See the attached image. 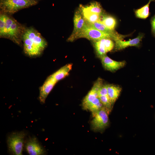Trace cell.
<instances>
[{"label":"cell","mask_w":155,"mask_h":155,"mask_svg":"<svg viewBox=\"0 0 155 155\" xmlns=\"http://www.w3.org/2000/svg\"><path fill=\"white\" fill-rule=\"evenodd\" d=\"M25 53L31 57L40 55L43 51L32 37L24 33L22 38Z\"/></svg>","instance_id":"cell-7"},{"label":"cell","mask_w":155,"mask_h":155,"mask_svg":"<svg viewBox=\"0 0 155 155\" xmlns=\"http://www.w3.org/2000/svg\"><path fill=\"white\" fill-rule=\"evenodd\" d=\"M57 83L56 81L50 75L47 78L39 89V99L41 103H45L48 95Z\"/></svg>","instance_id":"cell-10"},{"label":"cell","mask_w":155,"mask_h":155,"mask_svg":"<svg viewBox=\"0 0 155 155\" xmlns=\"http://www.w3.org/2000/svg\"><path fill=\"white\" fill-rule=\"evenodd\" d=\"M26 135L24 131L15 132L8 136L7 140L9 151L15 155H22L24 139Z\"/></svg>","instance_id":"cell-5"},{"label":"cell","mask_w":155,"mask_h":155,"mask_svg":"<svg viewBox=\"0 0 155 155\" xmlns=\"http://www.w3.org/2000/svg\"><path fill=\"white\" fill-rule=\"evenodd\" d=\"M38 3L24 0H0V10L6 14H11L21 9L36 5Z\"/></svg>","instance_id":"cell-4"},{"label":"cell","mask_w":155,"mask_h":155,"mask_svg":"<svg viewBox=\"0 0 155 155\" xmlns=\"http://www.w3.org/2000/svg\"><path fill=\"white\" fill-rule=\"evenodd\" d=\"M90 26L94 28L105 32L109 34L116 35L118 34L117 32L114 30H111L106 27L100 22L98 21L94 23H89L86 22Z\"/></svg>","instance_id":"cell-18"},{"label":"cell","mask_w":155,"mask_h":155,"mask_svg":"<svg viewBox=\"0 0 155 155\" xmlns=\"http://www.w3.org/2000/svg\"><path fill=\"white\" fill-rule=\"evenodd\" d=\"M98 21L111 30H114L116 25V20L113 17L102 13L100 15Z\"/></svg>","instance_id":"cell-17"},{"label":"cell","mask_w":155,"mask_h":155,"mask_svg":"<svg viewBox=\"0 0 155 155\" xmlns=\"http://www.w3.org/2000/svg\"><path fill=\"white\" fill-rule=\"evenodd\" d=\"M80 11L86 22L92 23L99 21L100 14Z\"/></svg>","instance_id":"cell-20"},{"label":"cell","mask_w":155,"mask_h":155,"mask_svg":"<svg viewBox=\"0 0 155 155\" xmlns=\"http://www.w3.org/2000/svg\"><path fill=\"white\" fill-rule=\"evenodd\" d=\"M93 42L96 51L100 58L112 50L114 46L113 41L110 38H104Z\"/></svg>","instance_id":"cell-8"},{"label":"cell","mask_w":155,"mask_h":155,"mask_svg":"<svg viewBox=\"0 0 155 155\" xmlns=\"http://www.w3.org/2000/svg\"><path fill=\"white\" fill-rule=\"evenodd\" d=\"M154 0H149L148 3L139 9L135 11L137 17L142 19L147 18L149 15V5L150 3Z\"/></svg>","instance_id":"cell-19"},{"label":"cell","mask_w":155,"mask_h":155,"mask_svg":"<svg viewBox=\"0 0 155 155\" xmlns=\"http://www.w3.org/2000/svg\"><path fill=\"white\" fill-rule=\"evenodd\" d=\"M143 36V35L142 34H140L135 38L128 41L116 40L115 41V49L117 50H120L129 46H138L139 45Z\"/></svg>","instance_id":"cell-12"},{"label":"cell","mask_w":155,"mask_h":155,"mask_svg":"<svg viewBox=\"0 0 155 155\" xmlns=\"http://www.w3.org/2000/svg\"><path fill=\"white\" fill-rule=\"evenodd\" d=\"M109 113L104 107L96 113L91 122L92 129L95 131H103L109 124Z\"/></svg>","instance_id":"cell-6"},{"label":"cell","mask_w":155,"mask_h":155,"mask_svg":"<svg viewBox=\"0 0 155 155\" xmlns=\"http://www.w3.org/2000/svg\"><path fill=\"white\" fill-rule=\"evenodd\" d=\"M8 15L2 13L0 15V34L3 32L6 25Z\"/></svg>","instance_id":"cell-22"},{"label":"cell","mask_w":155,"mask_h":155,"mask_svg":"<svg viewBox=\"0 0 155 155\" xmlns=\"http://www.w3.org/2000/svg\"><path fill=\"white\" fill-rule=\"evenodd\" d=\"M100 58L104 67L106 70L112 72L123 67L126 63L125 61H118L114 60L106 55L102 56Z\"/></svg>","instance_id":"cell-11"},{"label":"cell","mask_w":155,"mask_h":155,"mask_svg":"<svg viewBox=\"0 0 155 155\" xmlns=\"http://www.w3.org/2000/svg\"><path fill=\"white\" fill-rule=\"evenodd\" d=\"M79 9L81 11L101 14L103 12V8L100 3L96 1H93L89 4L84 5H80Z\"/></svg>","instance_id":"cell-14"},{"label":"cell","mask_w":155,"mask_h":155,"mask_svg":"<svg viewBox=\"0 0 155 155\" xmlns=\"http://www.w3.org/2000/svg\"><path fill=\"white\" fill-rule=\"evenodd\" d=\"M98 97L104 106L110 113L112 110L113 105L108 95L100 96Z\"/></svg>","instance_id":"cell-21"},{"label":"cell","mask_w":155,"mask_h":155,"mask_svg":"<svg viewBox=\"0 0 155 155\" xmlns=\"http://www.w3.org/2000/svg\"><path fill=\"white\" fill-rule=\"evenodd\" d=\"M98 96L108 95L107 84H103L99 89L98 92Z\"/></svg>","instance_id":"cell-23"},{"label":"cell","mask_w":155,"mask_h":155,"mask_svg":"<svg viewBox=\"0 0 155 155\" xmlns=\"http://www.w3.org/2000/svg\"><path fill=\"white\" fill-rule=\"evenodd\" d=\"M26 1H36L38 2V1L40 0H24Z\"/></svg>","instance_id":"cell-25"},{"label":"cell","mask_w":155,"mask_h":155,"mask_svg":"<svg viewBox=\"0 0 155 155\" xmlns=\"http://www.w3.org/2000/svg\"><path fill=\"white\" fill-rule=\"evenodd\" d=\"M126 35L119 34L114 35L109 34L98 30L88 24L86 22L83 27L78 32L73 35H70L68 38V41H73L80 38H86L94 41L98 40L104 38H110L115 41L122 40Z\"/></svg>","instance_id":"cell-1"},{"label":"cell","mask_w":155,"mask_h":155,"mask_svg":"<svg viewBox=\"0 0 155 155\" xmlns=\"http://www.w3.org/2000/svg\"><path fill=\"white\" fill-rule=\"evenodd\" d=\"M74 28L73 32L70 35H73L80 31L86 23L81 11L79 9L75 11L73 18Z\"/></svg>","instance_id":"cell-13"},{"label":"cell","mask_w":155,"mask_h":155,"mask_svg":"<svg viewBox=\"0 0 155 155\" xmlns=\"http://www.w3.org/2000/svg\"><path fill=\"white\" fill-rule=\"evenodd\" d=\"M103 85L102 79L98 78L83 100V108L84 110L90 111L92 115L104 107L101 102L98 94V91Z\"/></svg>","instance_id":"cell-2"},{"label":"cell","mask_w":155,"mask_h":155,"mask_svg":"<svg viewBox=\"0 0 155 155\" xmlns=\"http://www.w3.org/2000/svg\"><path fill=\"white\" fill-rule=\"evenodd\" d=\"M108 96L112 105L119 96L121 89L119 86L113 84H107Z\"/></svg>","instance_id":"cell-15"},{"label":"cell","mask_w":155,"mask_h":155,"mask_svg":"<svg viewBox=\"0 0 155 155\" xmlns=\"http://www.w3.org/2000/svg\"><path fill=\"white\" fill-rule=\"evenodd\" d=\"M152 32L155 36V15L152 18L151 21Z\"/></svg>","instance_id":"cell-24"},{"label":"cell","mask_w":155,"mask_h":155,"mask_svg":"<svg viewBox=\"0 0 155 155\" xmlns=\"http://www.w3.org/2000/svg\"><path fill=\"white\" fill-rule=\"evenodd\" d=\"M25 28L12 17L7 16L5 28L1 38H7L18 45H21Z\"/></svg>","instance_id":"cell-3"},{"label":"cell","mask_w":155,"mask_h":155,"mask_svg":"<svg viewBox=\"0 0 155 155\" xmlns=\"http://www.w3.org/2000/svg\"><path fill=\"white\" fill-rule=\"evenodd\" d=\"M72 66L71 64H67L50 75L57 82L65 78L69 74Z\"/></svg>","instance_id":"cell-16"},{"label":"cell","mask_w":155,"mask_h":155,"mask_svg":"<svg viewBox=\"0 0 155 155\" xmlns=\"http://www.w3.org/2000/svg\"><path fill=\"white\" fill-rule=\"evenodd\" d=\"M25 148L28 154L30 155H43L45 152L44 149L35 137H30L28 140Z\"/></svg>","instance_id":"cell-9"}]
</instances>
